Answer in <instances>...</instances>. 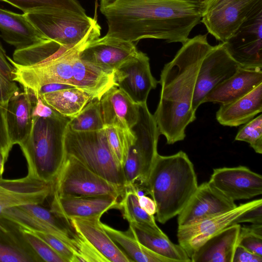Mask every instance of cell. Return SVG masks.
I'll list each match as a JSON object with an SVG mask.
<instances>
[{"mask_svg":"<svg viewBox=\"0 0 262 262\" xmlns=\"http://www.w3.org/2000/svg\"><path fill=\"white\" fill-rule=\"evenodd\" d=\"M50 210L68 222L73 218L102 216L111 209H118V198L110 195L60 196L52 193Z\"/></svg>","mask_w":262,"mask_h":262,"instance_id":"d6986e66","label":"cell"},{"mask_svg":"<svg viewBox=\"0 0 262 262\" xmlns=\"http://www.w3.org/2000/svg\"><path fill=\"white\" fill-rule=\"evenodd\" d=\"M64 145L66 156L75 158L92 171L124 189L123 168L112 153L104 129L77 132L68 126Z\"/></svg>","mask_w":262,"mask_h":262,"instance_id":"5b68a950","label":"cell"},{"mask_svg":"<svg viewBox=\"0 0 262 262\" xmlns=\"http://www.w3.org/2000/svg\"><path fill=\"white\" fill-rule=\"evenodd\" d=\"M198 186L193 163L181 150L170 156L159 154L156 158L146 185L156 206V219L165 224L178 215Z\"/></svg>","mask_w":262,"mask_h":262,"instance_id":"3957f363","label":"cell"},{"mask_svg":"<svg viewBox=\"0 0 262 262\" xmlns=\"http://www.w3.org/2000/svg\"><path fill=\"white\" fill-rule=\"evenodd\" d=\"M124 189L92 171L75 158L66 156L54 184L60 196L110 195L119 198Z\"/></svg>","mask_w":262,"mask_h":262,"instance_id":"9c48e42d","label":"cell"},{"mask_svg":"<svg viewBox=\"0 0 262 262\" xmlns=\"http://www.w3.org/2000/svg\"><path fill=\"white\" fill-rule=\"evenodd\" d=\"M20 228L28 243L43 261L66 262L59 254L42 239L27 229Z\"/></svg>","mask_w":262,"mask_h":262,"instance_id":"ab89813d","label":"cell"},{"mask_svg":"<svg viewBox=\"0 0 262 262\" xmlns=\"http://www.w3.org/2000/svg\"><path fill=\"white\" fill-rule=\"evenodd\" d=\"M24 237L20 228L0 216V262H42Z\"/></svg>","mask_w":262,"mask_h":262,"instance_id":"4316f807","label":"cell"},{"mask_svg":"<svg viewBox=\"0 0 262 262\" xmlns=\"http://www.w3.org/2000/svg\"><path fill=\"white\" fill-rule=\"evenodd\" d=\"M262 8V0H232L203 15L201 22L216 40L225 42Z\"/></svg>","mask_w":262,"mask_h":262,"instance_id":"7c38bea8","label":"cell"},{"mask_svg":"<svg viewBox=\"0 0 262 262\" xmlns=\"http://www.w3.org/2000/svg\"><path fill=\"white\" fill-rule=\"evenodd\" d=\"M140 207L148 214L154 215L156 213V206L152 199L146 195L138 196Z\"/></svg>","mask_w":262,"mask_h":262,"instance_id":"c3c4849f","label":"cell"},{"mask_svg":"<svg viewBox=\"0 0 262 262\" xmlns=\"http://www.w3.org/2000/svg\"><path fill=\"white\" fill-rule=\"evenodd\" d=\"M239 67L228 52L225 42L212 46L199 68L192 103L193 111L196 112L210 91L232 76Z\"/></svg>","mask_w":262,"mask_h":262,"instance_id":"30bf717a","label":"cell"},{"mask_svg":"<svg viewBox=\"0 0 262 262\" xmlns=\"http://www.w3.org/2000/svg\"><path fill=\"white\" fill-rule=\"evenodd\" d=\"M237 245L262 256V224L241 226Z\"/></svg>","mask_w":262,"mask_h":262,"instance_id":"f35d334b","label":"cell"},{"mask_svg":"<svg viewBox=\"0 0 262 262\" xmlns=\"http://www.w3.org/2000/svg\"><path fill=\"white\" fill-rule=\"evenodd\" d=\"M129 228L138 241L151 251L173 262L191 261L183 248L171 242L163 231L137 223H129Z\"/></svg>","mask_w":262,"mask_h":262,"instance_id":"f546056e","label":"cell"},{"mask_svg":"<svg viewBox=\"0 0 262 262\" xmlns=\"http://www.w3.org/2000/svg\"><path fill=\"white\" fill-rule=\"evenodd\" d=\"M54 184L29 174L15 179H0V214L6 209L28 204H42L52 195Z\"/></svg>","mask_w":262,"mask_h":262,"instance_id":"ac0fdd59","label":"cell"},{"mask_svg":"<svg viewBox=\"0 0 262 262\" xmlns=\"http://www.w3.org/2000/svg\"><path fill=\"white\" fill-rule=\"evenodd\" d=\"M38 97L60 115L70 119L93 100L89 94L77 88L42 94Z\"/></svg>","mask_w":262,"mask_h":262,"instance_id":"4dcf8cb0","label":"cell"},{"mask_svg":"<svg viewBox=\"0 0 262 262\" xmlns=\"http://www.w3.org/2000/svg\"><path fill=\"white\" fill-rule=\"evenodd\" d=\"M207 37L199 34L188 38L161 71L160 98L154 116L168 144L183 141L187 126L196 119L192 103L196 78L202 60L212 46Z\"/></svg>","mask_w":262,"mask_h":262,"instance_id":"7a4b0ae2","label":"cell"},{"mask_svg":"<svg viewBox=\"0 0 262 262\" xmlns=\"http://www.w3.org/2000/svg\"><path fill=\"white\" fill-rule=\"evenodd\" d=\"M35 101L34 95L25 88H23L22 92L10 99L6 109V119L8 134L12 146L19 145L29 135Z\"/></svg>","mask_w":262,"mask_h":262,"instance_id":"44dd1931","label":"cell"},{"mask_svg":"<svg viewBox=\"0 0 262 262\" xmlns=\"http://www.w3.org/2000/svg\"><path fill=\"white\" fill-rule=\"evenodd\" d=\"M25 14L45 37L67 48L84 45L100 36L96 13L94 18L67 9Z\"/></svg>","mask_w":262,"mask_h":262,"instance_id":"8992f818","label":"cell"},{"mask_svg":"<svg viewBox=\"0 0 262 262\" xmlns=\"http://www.w3.org/2000/svg\"><path fill=\"white\" fill-rule=\"evenodd\" d=\"M73 88L76 87L73 85L65 83H52L47 84L40 87L35 98H38L39 95L42 94Z\"/></svg>","mask_w":262,"mask_h":262,"instance_id":"681fc988","label":"cell"},{"mask_svg":"<svg viewBox=\"0 0 262 262\" xmlns=\"http://www.w3.org/2000/svg\"><path fill=\"white\" fill-rule=\"evenodd\" d=\"M237 205L209 182L198 185L189 201L178 215L179 227L231 210Z\"/></svg>","mask_w":262,"mask_h":262,"instance_id":"e0dca14e","label":"cell"},{"mask_svg":"<svg viewBox=\"0 0 262 262\" xmlns=\"http://www.w3.org/2000/svg\"><path fill=\"white\" fill-rule=\"evenodd\" d=\"M245 222L262 224V203L247 210L240 214L234 221L233 224Z\"/></svg>","mask_w":262,"mask_h":262,"instance_id":"ee69618b","label":"cell"},{"mask_svg":"<svg viewBox=\"0 0 262 262\" xmlns=\"http://www.w3.org/2000/svg\"><path fill=\"white\" fill-rule=\"evenodd\" d=\"M0 36L15 50L24 49L47 39L26 14L0 8Z\"/></svg>","mask_w":262,"mask_h":262,"instance_id":"484cf974","label":"cell"},{"mask_svg":"<svg viewBox=\"0 0 262 262\" xmlns=\"http://www.w3.org/2000/svg\"><path fill=\"white\" fill-rule=\"evenodd\" d=\"M0 216L12 222L20 228L51 234L65 243L75 252V255L79 252L83 236L77 232L72 233L63 231L34 217L18 206L6 209Z\"/></svg>","mask_w":262,"mask_h":262,"instance_id":"f1b7e54d","label":"cell"},{"mask_svg":"<svg viewBox=\"0 0 262 262\" xmlns=\"http://www.w3.org/2000/svg\"><path fill=\"white\" fill-rule=\"evenodd\" d=\"M117 87L135 103H146L150 91L159 83L152 76L147 55L139 51L115 71Z\"/></svg>","mask_w":262,"mask_h":262,"instance_id":"5bb4252c","label":"cell"},{"mask_svg":"<svg viewBox=\"0 0 262 262\" xmlns=\"http://www.w3.org/2000/svg\"><path fill=\"white\" fill-rule=\"evenodd\" d=\"M72 85L99 100L109 90L117 86L115 72L109 71L81 60L79 54L73 65Z\"/></svg>","mask_w":262,"mask_h":262,"instance_id":"603a6c76","label":"cell"},{"mask_svg":"<svg viewBox=\"0 0 262 262\" xmlns=\"http://www.w3.org/2000/svg\"><path fill=\"white\" fill-rule=\"evenodd\" d=\"M122 199L119 202L120 210L124 219L129 223H137L162 232L157 226L154 215L147 213L140 206L137 194L130 187H125Z\"/></svg>","mask_w":262,"mask_h":262,"instance_id":"836d02e7","label":"cell"},{"mask_svg":"<svg viewBox=\"0 0 262 262\" xmlns=\"http://www.w3.org/2000/svg\"><path fill=\"white\" fill-rule=\"evenodd\" d=\"M68 127L73 131L87 132L104 129V124L100 109L99 100L90 101L74 117L70 119Z\"/></svg>","mask_w":262,"mask_h":262,"instance_id":"d590c367","label":"cell"},{"mask_svg":"<svg viewBox=\"0 0 262 262\" xmlns=\"http://www.w3.org/2000/svg\"><path fill=\"white\" fill-rule=\"evenodd\" d=\"M106 35L134 42L144 38L185 42L203 15L201 0H100Z\"/></svg>","mask_w":262,"mask_h":262,"instance_id":"6da1fadb","label":"cell"},{"mask_svg":"<svg viewBox=\"0 0 262 262\" xmlns=\"http://www.w3.org/2000/svg\"><path fill=\"white\" fill-rule=\"evenodd\" d=\"M85 45L65 49L42 62L31 66L17 64L7 56L13 67L12 80L28 89L35 97L40 87L47 84L72 85L73 63Z\"/></svg>","mask_w":262,"mask_h":262,"instance_id":"ba28073f","label":"cell"},{"mask_svg":"<svg viewBox=\"0 0 262 262\" xmlns=\"http://www.w3.org/2000/svg\"><path fill=\"white\" fill-rule=\"evenodd\" d=\"M238 132L235 140L249 144L254 151L262 154V115L247 122Z\"/></svg>","mask_w":262,"mask_h":262,"instance_id":"74e56055","label":"cell"},{"mask_svg":"<svg viewBox=\"0 0 262 262\" xmlns=\"http://www.w3.org/2000/svg\"><path fill=\"white\" fill-rule=\"evenodd\" d=\"M262 112V83L243 97L221 104L216 119L223 126L236 127L245 124Z\"/></svg>","mask_w":262,"mask_h":262,"instance_id":"83f0119b","label":"cell"},{"mask_svg":"<svg viewBox=\"0 0 262 262\" xmlns=\"http://www.w3.org/2000/svg\"><path fill=\"white\" fill-rule=\"evenodd\" d=\"M260 83H262L261 69L239 67L232 76L210 91L204 98L203 103H231L247 94Z\"/></svg>","mask_w":262,"mask_h":262,"instance_id":"7402d4cb","label":"cell"},{"mask_svg":"<svg viewBox=\"0 0 262 262\" xmlns=\"http://www.w3.org/2000/svg\"><path fill=\"white\" fill-rule=\"evenodd\" d=\"M262 203L261 199L241 204L235 208L212 216L195 223L179 227L177 237L179 244L190 257L193 253L208 239L228 226L247 210Z\"/></svg>","mask_w":262,"mask_h":262,"instance_id":"4fadbf2b","label":"cell"},{"mask_svg":"<svg viewBox=\"0 0 262 262\" xmlns=\"http://www.w3.org/2000/svg\"><path fill=\"white\" fill-rule=\"evenodd\" d=\"M16 7L24 13L67 9L81 14L85 10L77 0H1Z\"/></svg>","mask_w":262,"mask_h":262,"instance_id":"e575fe53","label":"cell"},{"mask_svg":"<svg viewBox=\"0 0 262 262\" xmlns=\"http://www.w3.org/2000/svg\"><path fill=\"white\" fill-rule=\"evenodd\" d=\"M225 44L240 67L261 69L262 8L249 17Z\"/></svg>","mask_w":262,"mask_h":262,"instance_id":"8fae6325","label":"cell"},{"mask_svg":"<svg viewBox=\"0 0 262 262\" xmlns=\"http://www.w3.org/2000/svg\"><path fill=\"white\" fill-rule=\"evenodd\" d=\"M12 147L8 134L6 108L0 105V151L6 161Z\"/></svg>","mask_w":262,"mask_h":262,"instance_id":"b9f144b4","label":"cell"},{"mask_svg":"<svg viewBox=\"0 0 262 262\" xmlns=\"http://www.w3.org/2000/svg\"><path fill=\"white\" fill-rule=\"evenodd\" d=\"M104 130L114 158L123 168L129 148L135 140L134 132L115 125L105 126Z\"/></svg>","mask_w":262,"mask_h":262,"instance_id":"8d00e7d4","label":"cell"},{"mask_svg":"<svg viewBox=\"0 0 262 262\" xmlns=\"http://www.w3.org/2000/svg\"><path fill=\"white\" fill-rule=\"evenodd\" d=\"M138 51L133 42L105 35L88 42L80 51L79 57L104 70L115 72Z\"/></svg>","mask_w":262,"mask_h":262,"instance_id":"2e32d148","label":"cell"},{"mask_svg":"<svg viewBox=\"0 0 262 262\" xmlns=\"http://www.w3.org/2000/svg\"><path fill=\"white\" fill-rule=\"evenodd\" d=\"M101 217L73 218L70 222L75 231L84 237L108 261L132 262L103 228Z\"/></svg>","mask_w":262,"mask_h":262,"instance_id":"cb8c5ba5","label":"cell"},{"mask_svg":"<svg viewBox=\"0 0 262 262\" xmlns=\"http://www.w3.org/2000/svg\"><path fill=\"white\" fill-rule=\"evenodd\" d=\"M203 15L232 0H201ZM203 16V15H202Z\"/></svg>","mask_w":262,"mask_h":262,"instance_id":"f907efd6","label":"cell"},{"mask_svg":"<svg viewBox=\"0 0 262 262\" xmlns=\"http://www.w3.org/2000/svg\"><path fill=\"white\" fill-rule=\"evenodd\" d=\"M132 129L136 138L123 165L125 186L139 184L147 190V180L158 154L157 145L160 134L146 103L139 104V119Z\"/></svg>","mask_w":262,"mask_h":262,"instance_id":"52a82bcc","label":"cell"},{"mask_svg":"<svg viewBox=\"0 0 262 262\" xmlns=\"http://www.w3.org/2000/svg\"><path fill=\"white\" fill-rule=\"evenodd\" d=\"M59 115V113L46 104L40 97L36 98L32 111L33 117L48 118L55 117Z\"/></svg>","mask_w":262,"mask_h":262,"instance_id":"bcb514c9","label":"cell"},{"mask_svg":"<svg viewBox=\"0 0 262 262\" xmlns=\"http://www.w3.org/2000/svg\"><path fill=\"white\" fill-rule=\"evenodd\" d=\"M1 152L0 151V179L3 178V174L4 171V165L6 163Z\"/></svg>","mask_w":262,"mask_h":262,"instance_id":"816d5d0a","label":"cell"},{"mask_svg":"<svg viewBox=\"0 0 262 262\" xmlns=\"http://www.w3.org/2000/svg\"><path fill=\"white\" fill-rule=\"evenodd\" d=\"M19 92L16 82L7 79L0 73V105L6 109L10 99Z\"/></svg>","mask_w":262,"mask_h":262,"instance_id":"7bdbcfd3","label":"cell"},{"mask_svg":"<svg viewBox=\"0 0 262 262\" xmlns=\"http://www.w3.org/2000/svg\"><path fill=\"white\" fill-rule=\"evenodd\" d=\"M232 262H262V256L237 245L234 251Z\"/></svg>","mask_w":262,"mask_h":262,"instance_id":"f6af8a7d","label":"cell"},{"mask_svg":"<svg viewBox=\"0 0 262 262\" xmlns=\"http://www.w3.org/2000/svg\"><path fill=\"white\" fill-rule=\"evenodd\" d=\"M101 226L112 239L128 256L131 261L173 262L140 244L133 234L130 228L123 231L101 222Z\"/></svg>","mask_w":262,"mask_h":262,"instance_id":"1f68e13d","label":"cell"},{"mask_svg":"<svg viewBox=\"0 0 262 262\" xmlns=\"http://www.w3.org/2000/svg\"><path fill=\"white\" fill-rule=\"evenodd\" d=\"M70 120L60 115L33 117L30 133L19 145L28 174L54 184L65 157L64 135Z\"/></svg>","mask_w":262,"mask_h":262,"instance_id":"277c9868","label":"cell"},{"mask_svg":"<svg viewBox=\"0 0 262 262\" xmlns=\"http://www.w3.org/2000/svg\"><path fill=\"white\" fill-rule=\"evenodd\" d=\"M28 231L47 243L66 262H74L75 252L59 238L48 233Z\"/></svg>","mask_w":262,"mask_h":262,"instance_id":"60d3db41","label":"cell"},{"mask_svg":"<svg viewBox=\"0 0 262 262\" xmlns=\"http://www.w3.org/2000/svg\"><path fill=\"white\" fill-rule=\"evenodd\" d=\"M241 225L232 224L208 239L190 257L192 262H232Z\"/></svg>","mask_w":262,"mask_h":262,"instance_id":"d4e9b609","label":"cell"},{"mask_svg":"<svg viewBox=\"0 0 262 262\" xmlns=\"http://www.w3.org/2000/svg\"><path fill=\"white\" fill-rule=\"evenodd\" d=\"M99 103L105 126L115 125L130 130L138 120L139 104L117 86L104 94Z\"/></svg>","mask_w":262,"mask_h":262,"instance_id":"ffe728a7","label":"cell"},{"mask_svg":"<svg viewBox=\"0 0 262 262\" xmlns=\"http://www.w3.org/2000/svg\"><path fill=\"white\" fill-rule=\"evenodd\" d=\"M67 49L69 48L47 39L30 47L15 50L12 59L19 65L31 66L42 62Z\"/></svg>","mask_w":262,"mask_h":262,"instance_id":"d6a6232c","label":"cell"},{"mask_svg":"<svg viewBox=\"0 0 262 262\" xmlns=\"http://www.w3.org/2000/svg\"><path fill=\"white\" fill-rule=\"evenodd\" d=\"M208 182L234 202L262 193L261 175L244 166L214 168Z\"/></svg>","mask_w":262,"mask_h":262,"instance_id":"9a60e30c","label":"cell"},{"mask_svg":"<svg viewBox=\"0 0 262 262\" xmlns=\"http://www.w3.org/2000/svg\"><path fill=\"white\" fill-rule=\"evenodd\" d=\"M13 67L8 61L5 51L0 43V73L7 79L13 81Z\"/></svg>","mask_w":262,"mask_h":262,"instance_id":"7dc6e473","label":"cell"}]
</instances>
